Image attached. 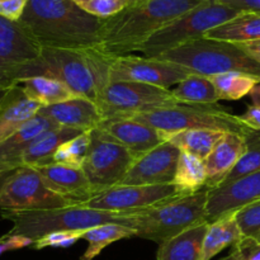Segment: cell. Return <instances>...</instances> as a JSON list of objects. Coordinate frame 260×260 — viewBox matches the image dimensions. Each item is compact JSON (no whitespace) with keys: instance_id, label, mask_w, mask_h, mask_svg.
<instances>
[{"instance_id":"1","label":"cell","mask_w":260,"mask_h":260,"mask_svg":"<svg viewBox=\"0 0 260 260\" xmlns=\"http://www.w3.org/2000/svg\"><path fill=\"white\" fill-rule=\"evenodd\" d=\"M19 23L41 48L83 50L96 47L103 19L74 0H29Z\"/></svg>"},{"instance_id":"2","label":"cell","mask_w":260,"mask_h":260,"mask_svg":"<svg viewBox=\"0 0 260 260\" xmlns=\"http://www.w3.org/2000/svg\"><path fill=\"white\" fill-rule=\"evenodd\" d=\"M205 0H151L103 19L95 50L107 58L131 55L161 28Z\"/></svg>"},{"instance_id":"3","label":"cell","mask_w":260,"mask_h":260,"mask_svg":"<svg viewBox=\"0 0 260 260\" xmlns=\"http://www.w3.org/2000/svg\"><path fill=\"white\" fill-rule=\"evenodd\" d=\"M112 61L95 48L42 47L40 58L25 69L20 80L32 76H50L65 84L74 95L96 104L103 89L111 81Z\"/></svg>"},{"instance_id":"4","label":"cell","mask_w":260,"mask_h":260,"mask_svg":"<svg viewBox=\"0 0 260 260\" xmlns=\"http://www.w3.org/2000/svg\"><path fill=\"white\" fill-rule=\"evenodd\" d=\"M210 189L189 196L175 197L145 210L128 213L126 226L137 238L160 244L179 235L183 231L206 222V206Z\"/></svg>"},{"instance_id":"5","label":"cell","mask_w":260,"mask_h":260,"mask_svg":"<svg viewBox=\"0 0 260 260\" xmlns=\"http://www.w3.org/2000/svg\"><path fill=\"white\" fill-rule=\"evenodd\" d=\"M159 60L177 63L192 74L211 76L239 71L260 79V65L240 46L225 41L198 38L160 55Z\"/></svg>"},{"instance_id":"6","label":"cell","mask_w":260,"mask_h":260,"mask_svg":"<svg viewBox=\"0 0 260 260\" xmlns=\"http://www.w3.org/2000/svg\"><path fill=\"white\" fill-rule=\"evenodd\" d=\"M2 217L13 222L12 230L8 234L24 236L36 241L42 236L57 231H85L104 223L126 226L128 213H114L83 206H69L32 212H2Z\"/></svg>"},{"instance_id":"7","label":"cell","mask_w":260,"mask_h":260,"mask_svg":"<svg viewBox=\"0 0 260 260\" xmlns=\"http://www.w3.org/2000/svg\"><path fill=\"white\" fill-rule=\"evenodd\" d=\"M131 119H136L155 128L162 134L167 141L173 135L187 129L210 128L240 135H244L248 129V127L239 121L238 116L229 113L217 104L178 103L139 114Z\"/></svg>"},{"instance_id":"8","label":"cell","mask_w":260,"mask_h":260,"mask_svg":"<svg viewBox=\"0 0 260 260\" xmlns=\"http://www.w3.org/2000/svg\"><path fill=\"white\" fill-rule=\"evenodd\" d=\"M238 14V10L221 4L217 0H205L194 9L180 15L155 33L140 51L145 57L156 58L184 43L205 37L208 30L223 24Z\"/></svg>"},{"instance_id":"9","label":"cell","mask_w":260,"mask_h":260,"mask_svg":"<svg viewBox=\"0 0 260 260\" xmlns=\"http://www.w3.org/2000/svg\"><path fill=\"white\" fill-rule=\"evenodd\" d=\"M178 104L172 90L134 81H109L98 99L103 121L131 119L165 107Z\"/></svg>"},{"instance_id":"10","label":"cell","mask_w":260,"mask_h":260,"mask_svg":"<svg viewBox=\"0 0 260 260\" xmlns=\"http://www.w3.org/2000/svg\"><path fill=\"white\" fill-rule=\"evenodd\" d=\"M132 155L102 128L90 131V146L81 170L94 192L121 184L134 164Z\"/></svg>"},{"instance_id":"11","label":"cell","mask_w":260,"mask_h":260,"mask_svg":"<svg viewBox=\"0 0 260 260\" xmlns=\"http://www.w3.org/2000/svg\"><path fill=\"white\" fill-rule=\"evenodd\" d=\"M61 196L46 185L35 168L20 167L0 193L2 212H32L69 207Z\"/></svg>"},{"instance_id":"12","label":"cell","mask_w":260,"mask_h":260,"mask_svg":"<svg viewBox=\"0 0 260 260\" xmlns=\"http://www.w3.org/2000/svg\"><path fill=\"white\" fill-rule=\"evenodd\" d=\"M41 47L19 22L0 17V88H12L40 58Z\"/></svg>"},{"instance_id":"13","label":"cell","mask_w":260,"mask_h":260,"mask_svg":"<svg viewBox=\"0 0 260 260\" xmlns=\"http://www.w3.org/2000/svg\"><path fill=\"white\" fill-rule=\"evenodd\" d=\"M182 197L174 184L123 185L118 184L96 193L83 207L114 213H131L145 210L164 201Z\"/></svg>"},{"instance_id":"14","label":"cell","mask_w":260,"mask_h":260,"mask_svg":"<svg viewBox=\"0 0 260 260\" xmlns=\"http://www.w3.org/2000/svg\"><path fill=\"white\" fill-rule=\"evenodd\" d=\"M192 75L188 69L177 63L145 56H122L112 61L111 81H134L170 89Z\"/></svg>"},{"instance_id":"15","label":"cell","mask_w":260,"mask_h":260,"mask_svg":"<svg viewBox=\"0 0 260 260\" xmlns=\"http://www.w3.org/2000/svg\"><path fill=\"white\" fill-rule=\"evenodd\" d=\"M180 150L170 141L162 142L154 150L135 160L121 184L164 185L173 184Z\"/></svg>"},{"instance_id":"16","label":"cell","mask_w":260,"mask_h":260,"mask_svg":"<svg viewBox=\"0 0 260 260\" xmlns=\"http://www.w3.org/2000/svg\"><path fill=\"white\" fill-rule=\"evenodd\" d=\"M260 201V170L235 182L210 189L206 206V222L211 223L222 216Z\"/></svg>"},{"instance_id":"17","label":"cell","mask_w":260,"mask_h":260,"mask_svg":"<svg viewBox=\"0 0 260 260\" xmlns=\"http://www.w3.org/2000/svg\"><path fill=\"white\" fill-rule=\"evenodd\" d=\"M50 189L57 193L70 206H84L95 196L81 168L48 164L35 168Z\"/></svg>"},{"instance_id":"18","label":"cell","mask_w":260,"mask_h":260,"mask_svg":"<svg viewBox=\"0 0 260 260\" xmlns=\"http://www.w3.org/2000/svg\"><path fill=\"white\" fill-rule=\"evenodd\" d=\"M99 128L119 142L135 160L167 141L162 134L136 119L103 121Z\"/></svg>"},{"instance_id":"19","label":"cell","mask_w":260,"mask_h":260,"mask_svg":"<svg viewBox=\"0 0 260 260\" xmlns=\"http://www.w3.org/2000/svg\"><path fill=\"white\" fill-rule=\"evenodd\" d=\"M38 113L52 119L58 126L83 132L99 128L103 122L98 106L94 102L81 96H74L61 103L42 107Z\"/></svg>"},{"instance_id":"20","label":"cell","mask_w":260,"mask_h":260,"mask_svg":"<svg viewBox=\"0 0 260 260\" xmlns=\"http://www.w3.org/2000/svg\"><path fill=\"white\" fill-rule=\"evenodd\" d=\"M245 150L246 142L244 135L226 132L205 160L207 172L206 188L215 189L220 187L234 167L238 164Z\"/></svg>"},{"instance_id":"21","label":"cell","mask_w":260,"mask_h":260,"mask_svg":"<svg viewBox=\"0 0 260 260\" xmlns=\"http://www.w3.org/2000/svg\"><path fill=\"white\" fill-rule=\"evenodd\" d=\"M57 127L61 126L55 123L52 119L37 113L25 122L14 135L0 144V160L15 168H20L23 154L29 149L30 145L46 132L52 131Z\"/></svg>"},{"instance_id":"22","label":"cell","mask_w":260,"mask_h":260,"mask_svg":"<svg viewBox=\"0 0 260 260\" xmlns=\"http://www.w3.org/2000/svg\"><path fill=\"white\" fill-rule=\"evenodd\" d=\"M41 108L42 106L28 98L20 86H12L0 103V144L35 117Z\"/></svg>"},{"instance_id":"23","label":"cell","mask_w":260,"mask_h":260,"mask_svg":"<svg viewBox=\"0 0 260 260\" xmlns=\"http://www.w3.org/2000/svg\"><path fill=\"white\" fill-rule=\"evenodd\" d=\"M208 222H202L160 244L157 260H202Z\"/></svg>"},{"instance_id":"24","label":"cell","mask_w":260,"mask_h":260,"mask_svg":"<svg viewBox=\"0 0 260 260\" xmlns=\"http://www.w3.org/2000/svg\"><path fill=\"white\" fill-rule=\"evenodd\" d=\"M81 134L83 131L69 128V127H57L52 131L46 132L45 135L38 137L30 145L29 149L23 154L22 167L38 168L53 164V155L58 147Z\"/></svg>"},{"instance_id":"25","label":"cell","mask_w":260,"mask_h":260,"mask_svg":"<svg viewBox=\"0 0 260 260\" xmlns=\"http://www.w3.org/2000/svg\"><path fill=\"white\" fill-rule=\"evenodd\" d=\"M205 37L230 43L258 41L260 40V14L239 13L233 19L208 30Z\"/></svg>"},{"instance_id":"26","label":"cell","mask_w":260,"mask_h":260,"mask_svg":"<svg viewBox=\"0 0 260 260\" xmlns=\"http://www.w3.org/2000/svg\"><path fill=\"white\" fill-rule=\"evenodd\" d=\"M243 238L240 228L236 222L235 212L229 213L208 223L203 241L202 260H211L228 246L238 244Z\"/></svg>"},{"instance_id":"27","label":"cell","mask_w":260,"mask_h":260,"mask_svg":"<svg viewBox=\"0 0 260 260\" xmlns=\"http://www.w3.org/2000/svg\"><path fill=\"white\" fill-rule=\"evenodd\" d=\"M17 85L20 86L28 98L42 107L61 103L76 96L65 84L50 76H32L23 79Z\"/></svg>"},{"instance_id":"28","label":"cell","mask_w":260,"mask_h":260,"mask_svg":"<svg viewBox=\"0 0 260 260\" xmlns=\"http://www.w3.org/2000/svg\"><path fill=\"white\" fill-rule=\"evenodd\" d=\"M207 182L205 160L194 155L180 152L173 184L180 196H189L205 189Z\"/></svg>"},{"instance_id":"29","label":"cell","mask_w":260,"mask_h":260,"mask_svg":"<svg viewBox=\"0 0 260 260\" xmlns=\"http://www.w3.org/2000/svg\"><path fill=\"white\" fill-rule=\"evenodd\" d=\"M225 134L226 132L210 128L187 129L173 135L168 141L172 142L182 152L206 160Z\"/></svg>"},{"instance_id":"30","label":"cell","mask_w":260,"mask_h":260,"mask_svg":"<svg viewBox=\"0 0 260 260\" xmlns=\"http://www.w3.org/2000/svg\"><path fill=\"white\" fill-rule=\"evenodd\" d=\"M136 236L135 231L119 223H104L88 229L83 233L81 239L88 241V248L81 255L80 260H94L104 249L122 239Z\"/></svg>"},{"instance_id":"31","label":"cell","mask_w":260,"mask_h":260,"mask_svg":"<svg viewBox=\"0 0 260 260\" xmlns=\"http://www.w3.org/2000/svg\"><path fill=\"white\" fill-rule=\"evenodd\" d=\"M173 96L182 104H217L220 101L210 78L192 74L172 90Z\"/></svg>"},{"instance_id":"32","label":"cell","mask_w":260,"mask_h":260,"mask_svg":"<svg viewBox=\"0 0 260 260\" xmlns=\"http://www.w3.org/2000/svg\"><path fill=\"white\" fill-rule=\"evenodd\" d=\"M210 80L215 85L218 98L223 101H239L248 94L253 93L254 89L260 83V79L249 74L230 71L211 76Z\"/></svg>"},{"instance_id":"33","label":"cell","mask_w":260,"mask_h":260,"mask_svg":"<svg viewBox=\"0 0 260 260\" xmlns=\"http://www.w3.org/2000/svg\"><path fill=\"white\" fill-rule=\"evenodd\" d=\"M246 150L222 184L235 182L260 170V131L248 128L244 134Z\"/></svg>"},{"instance_id":"34","label":"cell","mask_w":260,"mask_h":260,"mask_svg":"<svg viewBox=\"0 0 260 260\" xmlns=\"http://www.w3.org/2000/svg\"><path fill=\"white\" fill-rule=\"evenodd\" d=\"M89 146H90V131L83 132L58 147L57 151L53 155V162L68 165V167L81 168L88 155Z\"/></svg>"},{"instance_id":"35","label":"cell","mask_w":260,"mask_h":260,"mask_svg":"<svg viewBox=\"0 0 260 260\" xmlns=\"http://www.w3.org/2000/svg\"><path fill=\"white\" fill-rule=\"evenodd\" d=\"M235 218L244 238L260 243V201L236 211Z\"/></svg>"},{"instance_id":"36","label":"cell","mask_w":260,"mask_h":260,"mask_svg":"<svg viewBox=\"0 0 260 260\" xmlns=\"http://www.w3.org/2000/svg\"><path fill=\"white\" fill-rule=\"evenodd\" d=\"M84 12L101 19H107L127 8L126 0H74Z\"/></svg>"},{"instance_id":"37","label":"cell","mask_w":260,"mask_h":260,"mask_svg":"<svg viewBox=\"0 0 260 260\" xmlns=\"http://www.w3.org/2000/svg\"><path fill=\"white\" fill-rule=\"evenodd\" d=\"M84 231H57L42 236L33 243L32 248L36 250L45 248H69L80 240Z\"/></svg>"},{"instance_id":"38","label":"cell","mask_w":260,"mask_h":260,"mask_svg":"<svg viewBox=\"0 0 260 260\" xmlns=\"http://www.w3.org/2000/svg\"><path fill=\"white\" fill-rule=\"evenodd\" d=\"M29 0H0V17L19 22Z\"/></svg>"},{"instance_id":"39","label":"cell","mask_w":260,"mask_h":260,"mask_svg":"<svg viewBox=\"0 0 260 260\" xmlns=\"http://www.w3.org/2000/svg\"><path fill=\"white\" fill-rule=\"evenodd\" d=\"M251 94L254 95L253 104L248 106L245 113L238 116V119L248 128L260 131V96H256L254 93Z\"/></svg>"},{"instance_id":"40","label":"cell","mask_w":260,"mask_h":260,"mask_svg":"<svg viewBox=\"0 0 260 260\" xmlns=\"http://www.w3.org/2000/svg\"><path fill=\"white\" fill-rule=\"evenodd\" d=\"M231 250L238 253L244 260H260V243L253 239L243 238Z\"/></svg>"},{"instance_id":"41","label":"cell","mask_w":260,"mask_h":260,"mask_svg":"<svg viewBox=\"0 0 260 260\" xmlns=\"http://www.w3.org/2000/svg\"><path fill=\"white\" fill-rule=\"evenodd\" d=\"M33 243H35V241L30 240V239L28 238H24V236L10 235V234H7V235L0 238V255L7 253V251L18 250V249L32 246Z\"/></svg>"},{"instance_id":"42","label":"cell","mask_w":260,"mask_h":260,"mask_svg":"<svg viewBox=\"0 0 260 260\" xmlns=\"http://www.w3.org/2000/svg\"><path fill=\"white\" fill-rule=\"evenodd\" d=\"M217 2L238 10L239 13L260 14V0H217Z\"/></svg>"},{"instance_id":"43","label":"cell","mask_w":260,"mask_h":260,"mask_svg":"<svg viewBox=\"0 0 260 260\" xmlns=\"http://www.w3.org/2000/svg\"><path fill=\"white\" fill-rule=\"evenodd\" d=\"M236 45L240 46L241 50L245 51L253 60H255L260 65V40L245 43H236Z\"/></svg>"},{"instance_id":"44","label":"cell","mask_w":260,"mask_h":260,"mask_svg":"<svg viewBox=\"0 0 260 260\" xmlns=\"http://www.w3.org/2000/svg\"><path fill=\"white\" fill-rule=\"evenodd\" d=\"M18 168L13 167V165L0 160V193H2V189L5 185V183H7L8 179L14 174V172Z\"/></svg>"},{"instance_id":"45","label":"cell","mask_w":260,"mask_h":260,"mask_svg":"<svg viewBox=\"0 0 260 260\" xmlns=\"http://www.w3.org/2000/svg\"><path fill=\"white\" fill-rule=\"evenodd\" d=\"M127 7H137V5H142L145 3H149L151 0H126Z\"/></svg>"},{"instance_id":"46","label":"cell","mask_w":260,"mask_h":260,"mask_svg":"<svg viewBox=\"0 0 260 260\" xmlns=\"http://www.w3.org/2000/svg\"><path fill=\"white\" fill-rule=\"evenodd\" d=\"M220 260H244V259L241 258V256L239 255L238 253H235V251H234V250H231L230 254H229L228 256H225V258H222V259H220Z\"/></svg>"},{"instance_id":"47","label":"cell","mask_w":260,"mask_h":260,"mask_svg":"<svg viewBox=\"0 0 260 260\" xmlns=\"http://www.w3.org/2000/svg\"><path fill=\"white\" fill-rule=\"evenodd\" d=\"M10 88H0V103L3 102V99L5 98V95H7V93L9 91Z\"/></svg>"}]
</instances>
